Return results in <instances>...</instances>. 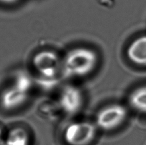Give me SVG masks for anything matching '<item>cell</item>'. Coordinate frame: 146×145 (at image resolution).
<instances>
[{"instance_id":"obj_1","label":"cell","mask_w":146,"mask_h":145,"mask_svg":"<svg viewBox=\"0 0 146 145\" xmlns=\"http://www.w3.org/2000/svg\"><path fill=\"white\" fill-rule=\"evenodd\" d=\"M98 64V56L92 49H72L62 58V76L66 78L83 77L90 74Z\"/></svg>"},{"instance_id":"obj_2","label":"cell","mask_w":146,"mask_h":145,"mask_svg":"<svg viewBox=\"0 0 146 145\" xmlns=\"http://www.w3.org/2000/svg\"><path fill=\"white\" fill-rule=\"evenodd\" d=\"M62 59L52 51L44 50L35 54L32 65L37 72L41 83L56 82L59 75L62 74Z\"/></svg>"},{"instance_id":"obj_3","label":"cell","mask_w":146,"mask_h":145,"mask_svg":"<svg viewBox=\"0 0 146 145\" xmlns=\"http://www.w3.org/2000/svg\"><path fill=\"white\" fill-rule=\"evenodd\" d=\"M128 116L127 109L121 103H111L98 111L95 118V124L98 129L112 131L118 129L126 120Z\"/></svg>"},{"instance_id":"obj_4","label":"cell","mask_w":146,"mask_h":145,"mask_svg":"<svg viewBox=\"0 0 146 145\" xmlns=\"http://www.w3.org/2000/svg\"><path fill=\"white\" fill-rule=\"evenodd\" d=\"M98 129L91 121H74L64 129V140L68 145H89L95 139Z\"/></svg>"},{"instance_id":"obj_5","label":"cell","mask_w":146,"mask_h":145,"mask_svg":"<svg viewBox=\"0 0 146 145\" xmlns=\"http://www.w3.org/2000/svg\"><path fill=\"white\" fill-rule=\"evenodd\" d=\"M58 105L67 115H76L83 105V95L82 90L72 84L64 86L59 94Z\"/></svg>"},{"instance_id":"obj_6","label":"cell","mask_w":146,"mask_h":145,"mask_svg":"<svg viewBox=\"0 0 146 145\" xmlns=\"http://www.w3.org/2000/svg\"><path fill=\"white\" fill-rule=\"evenodd\" d=\"M29 94L21 91L12 84L0 95V105L6 111H14L21 107L27 102Z\"/></svg>"},{"instance_id":"obj_7","label":"cell","mask_w":146,"mask_h":145,"mask_svg":"<svg viewBox=\"0 0 146 145\" xmlns=\"http://www.w3.org/2000/svg\"><path fill=\"white\" fill-rule=\"evenodd\" d=\"M126 55L132 64L146 67V34L139 36L129 44Z\"/></svg>"},{"instance_id":"obj_8","label":"cell","mask_w":146,"mask_h":145,"mask_svg":"<svg viewBox=\"0 0 146 145\" xmlns=\"http://www.w3.org/2000/svg\"><path fill=\"white\" fill-rule=\"evenodd\" d=\"M129 105L135 111L146 115V85L135 88L128 97Z\"/></svg>"},{"instance_id":"obj_9","label":"cell","mask_w":146,"mask_h":145,"mask_svg":"<svg viewBox=\"0 0 146 145\" xmlns=\"http://www.w3.org/2000/svg\"><path fill=\"white\" fill-rule=\"evenodd\" d=\"M5 145H29L30 136L22 127H14L8 132L5 138Z\"/></svg>"},{"instance_id":"obj_10","label":"cell","mask_w":146,"mask_h":145,"mask_svg":"<svg viewBox=\"0 0 146 145\" xmlns=\"http://www.w3.org/2000/svg\"><path fill=\"white\" fill-rule=\"evenodd\" d=\"M32 78L28 74L25 72H19L15 76L12 84L17 87L21 91L29 94L33 86Z\"/></svg>"},{"instance_id":"obj_11","label":"cell","mask_w":146,"mask_h":145,"mask_svg":"<svg viewBox=\"0 0 146 145\" xmlns=\"http://www.w3.org/2000/svg\"><path fill=\"white\" fill-rule=\"evenodd\" d=\"M18 0H0V3L3 4H7V5H10V4H13L16 3Z\"/></svg>"},{"instance_id":"obj_12","label":"cell","mask_w":146,"mask_h":145,"mask_svg":"<svg viewBox=\"0 0 146 145\" xmlns=\"http://www.w3.org/2000/svg\"><path fill=\"white\" fill-rule=\"evenodd\" d=\"M5 136L3 130L1 127H0V144L5 143Z\"/></svg>"},{"instance_id":"obj_13","label":"cell","mask_w":146,"mask_h":145,"mask_svg":"<svg viewBox=\"0 0 146 145\" xmlns=\"http://www.w3.org/2000/svg\"><path fill=\"white\" fill-rule=\"evenodd\" d=\"M0 145H5V143H3V144H0Z\"/></svg>"}]
</instances>
